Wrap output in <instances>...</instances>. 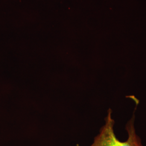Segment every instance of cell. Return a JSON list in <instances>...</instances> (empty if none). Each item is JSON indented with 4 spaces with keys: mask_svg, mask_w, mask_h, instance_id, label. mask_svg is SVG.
Returning <instances> with one entry per match:
<instances>
[{
    "mask_svg": "<svg viewBox=\"0 0 146 146\" xmlns=\"http://www.w3.org/2000/svg\"><path fill=\"white\" fill-rule=\"evenodd\" d=\"M139 102V100L136 99L133 117L125 125V130L128 133L126 141H120L115 135L114 131L115 121L112 118V110L110 108L105 118V124L101 127L99 133L95 137L93 142L89 146H143L140 137L136 133L134 127L135 111Z\"/></svg>",
    "mask_w": 146,
    "mask_h": 146,
    "instance_id": "6da1fadb",
    "label": "cell"
}]
</instances>
